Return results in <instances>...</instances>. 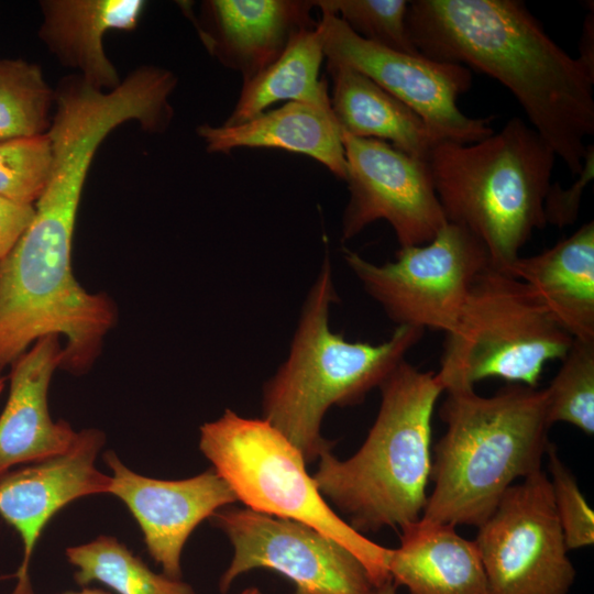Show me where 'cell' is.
Wrapping results in <instances>:
<instances>
[{"label": "cell", "mask_w": 594, "mask_h": 594, "mask_svg": "<svg viewBox=\"0 0 594 594\" xmlns=\"http://www.w3.org/2000/svg\"><path fill=\"white\" fill-rule=\"evenodd\" d=\"M142 0H46L41 2L40 37L65 66L99 90L120 82L103 47L111 30L132 31L145 8Z\"/></svg>", "instance_id": "cell-17"}, {"label": "cell", "mask_w": 594, "mask_h": 594, "mask_svg": "<svg viewBox=\"0 0 594 594\" xmlns=\"http://www.w3.org/2000/svg\"><path fill=\"white\" fill-rule=\"evenodd\" d=\"M407 26L419 53L504 85L530 127L576 176L594 134V76L518 0H416Z\"/></svg>", "instance_id": "cell-1"}, {"label": "cell", "mask_w": 594, "mask_h": 594, "mask_svg": "<svg viewBox=\"0 0 594 594\" xmlns=\"http://www.w3.org/2000/svg\"><path fill=\"white\" fill-rule=\"evenodd\" d=\"M373 594H397L396 586L392 581H388L383 585L375 587Z\"/></svg>", "instance_id": "cell-32"}, {"label": "cell", "mask_w": 594, "mask_h": 594, "mask_svg": "<svg viewBox=\"0 0 594 594\" xmlns=\"http://www.w3.org/2000/svg\"><path fill=\"white\" fill-rule=\"evenodd\" d=\"M435 446L433 490L421 518L480 527L517 479L541 470L550 442L543 389L508 384L492 396L446 392Z\"/></svg>", "instance_id": "cell-2"}, {"label": "cell", "mask_w": 594, "mask_h": 594, "mask_svg": "<svg viewBox=\"0 0 594 594\" xmlns=\"http://www.w3.org/2000/svg\"><path fill=\"white\" fill-rule=\"evenodd\" d=\"M66 557L77 568L74 578L80 585L100 582L118 594H196L180 579L153 572L114 537L70 547Z\"/></svg>", "instance_id": "cell-23"}, {"label": "cell", "mask_w": 594, "mask_h": 594, "mask_svg": "<svg viewBox=\"0 0 594 594\" xmlns=\"http://www.w3.org/2000/svg\"><path fill=\"white\" fill-rule=\"evenodd\" d=\"M580 55L576 57L581 64L594 76V14L593 11L584 20L580 38Z\"/></svg>", "instance_id": "cell-31"}, {"label": "cell", "mask_w": 594, "mask_h": 594, "mask_svg": "<svg viewBox=\"0 0 594 594\" xmlns=\"http://www.w3.org/2000/svg\"><path fill=\"white\" fill-rule=\"evenodd\" d=\"M197 134L209 153L279 148L316 160L341 180L346 176L341 132L332 111L308 103L289 101L235 125L201 124Z\"/></svg>", "instance_id": "cell-19"}, {"label": "cell", "mask_w": 594, "mask_h": 594, "mask_svg": "<svg viewBox=\"0 0 594 594\" xmlns=\"http://www.w3.org/2000/svg\"><path fill=\"white\" fill-rule=\"evenodd\" d=\"M55 91L38 65L0 59V142L47 133Z\"/></svg>", "instance_id": "cell-24"}, {"label": "cell", "mask_w": 594, "mask_h": 594, "mask_svg": "<svg viewBox=\"0 0 594 594\" xmlns=\"http://www.w3.org/2000/svg\"><path fill=\"white\" fill-rule=\"evenodd\" d=\"M63 594H109L108 592L100 588H81L80 591H68Z\"/></svg>", "instance_id": "cell-33"}, {"label": "cell", "mask_w": 594, "mask_h": 594, "mask_svg": "<svg viewBox=\"0 0 594 594\" xmlns=\"http://www.w3.org/2000/svg\"><path fill=\"white\" fill-rule=\"evenodd\" d=\"M52 167L47 133L0 142V196L35 205L43 194Z\"/></svg>", "instance_id": "cell-27"}, {"label": "cell", "mask_w": 594, "mask_h": 594, "mask_svg": "<svg viewBox=\"0 0 594 594\" xmlns=\"http://www.w3.org/2000/svg\"><path fill=\"white\" fill-rule=\"evenodd\" d=\"M63 344L57 336L34 342L11 364L10 392L0 416V477L18 464L36 463L64 453L76 431L48 410V387L61 369Z\"/></svg>", "instance_id": "cell-16"}, {"label": "cell", "mask_w": 594, "mask_h": 594, "mask_svg": "<svg viewBox=\"0 0 594 594\" xmlns=\"http://www.w3.org/2000/svg\"><path fill=\"white\" fill-rule=\"evenodd\" d=\"M556 158L515 117L474 143L440 141L426 163L447 221L475 235L491 266L506 271L534 231L547 226L544 199Z\"/></svg>", "instance_id": "cell-5"}, {"label": "cell", "mask_w": 594, "mask_h": 594, "mask_svg": "<svg viewBox=\"0 0 594 594\" xmlns=\"http://www.w3.org/2000/svg\"><path fill=\"white\" fill-rule=\"evenodd\" d=\"M210 518L233 548L219 582L222 593L256 569L284 575L295 586L293 594H373L376 587L352 552L305 524L248 507L221 508Z\"/></svg>", "instance_id": "cell-10"}, {"label": "cell", "mask_w": 594, "mask_h": 594, "mask_svg": "<svg viewBox=\"0 0 594 594\" xmlns=\"http://www.w3.org/2000/svg\"><path fill=\"white\" fill-rule=\"evenodd\" d=\"M576 176V180L568 188H562L559 183H551L544 199L547 224L563 228L578 219L583 191L594 176L593 144H587L583 166Z\"/></svg>", "instance_id": "cell-29"}, {"label": "cell", "mask_w": 594, "mask_h": 594, "mask_svg": "<svg viewBox=\"0 0 594 594\" xmlns=\"http://www.w3.org/2000/svg\"><path fill=\"white\" fill-rule=\"evenodd\" d=\"M550 486L558 520L568 550L592 546L594 542V513L581 493L575 477L560 460L550 443Z\"/></svg>", "instance_id": "cell-28"}, {"label": "cell", "mask_w": 594, "mask_h": 594, "mask_svg": "<svg viewBox=\"0 0 594 594\" xmlns=\"http://www.w3.org/2000/svg\"><path fill=\"white\" fill-rule=\"evenodd\" d=\"M6 382H7V378L6 377H2L0 376V394L6 385Z\"/></svg>", "instance_id": "cell-35"}, {"label": "cell", "mask_w": 594, "mask_h": 594, "mask_svg": "<svg viewBox=\"0 0 594 594\" xmlns=\"http://www.w3.org/2000/svg\"><path fill=\"white\" fill-rule=\"evenodd\" d=\"M103 457L112 471L109 494L127 505L163 574L180 579L188 537L202 520L235 503L234 492L213 469L186 480L167 481L131 471L112 451Z\"/></svg>", "instance_id": "cell-14"}, {"label": "cell", "mask_w": 594, "mask_h": 594, "mask_svg": "<svg viewBox=\"0 0 594 594\" xmlns=\"http://www.w3.org/2000/svg\"><path fill=\"white\" fill-rule=\"evenodd\" d=\"M572 342L528 284L490 265L446 334L436 376L443 393L486 378L537 388L544 365L562 360Z\"/></svg>", "instance_id": "cell-7"}, {"label": "cell", "mask_w": 594, "mask_h": 594, "mask_svg": "<svg viewBox=\"0 0 594 594\" xmlns=\"http://www.w3.org/2000/svg\"><path fill=\"white\" fill-rule=\"evenodd\" d=\"M321 13L318 23L327 62L372 79L418 113L438 140L468 144L494 133L492 118L465 116L458 106L472 85L469 68L383 47L355 34L338 16Z\"/></svg>", "instance_id": "cell-11"}, {"label": "cell", "mask_w": 594, "mask_h": 594, "mask_svg": "<svg viewBox=\"0 0 594 594\" xmlns=\"http://www.w3.org/2000/svg\"><path fill=\"white\" fill-rule=\"evenodd\" d=\"M323 59L319 23L296 33L275 62L242 84L238 102L223 125L243 123L278 101H298L331 111L328 81L319 77Z\"/></svg>", "instance_id": "cell-22"}, {"label": "cell", "mask_w": 594, "mask_h": 594, "mask_svg": "<svg viewBox=\"0 0 594 594\" xmlns=\"http://www.w3.org/2000/svg\"><path fill=\"white\" fill-rule=\"evenodd\" d=\"M539 296L573 340L594 341V222L506 270Z\"/></svg>", "instance_id": "cell-20"}, {"label": "cell", "mask_w": 594, "mask_h": 594, "mask_svg": "<svg viewBox=\"0 0 594 594\" xmlns=\"http://www.w3.org/2000/svg\"><path fill=\"white\" fill-rule=\"evenodd\" d=\"M103 443L102 431L84 429L64 453L0 477V516L18 531L23 544L22 562L14 574L18 581L10 594H34L30 562L51 518L77 498L109 493L111 476L95 464Z\"/></svg>", "instance_id": "cell-13"}, {"label": "cell", "mask_w": 594, "mask_h": 594, "mask_svg": "<svg viewBox=\"0 0 594 594\" xmlns=\"http://www.w3.org/2000/svg\"><path fill=\"white\" fill-rule=\"evenodd\" d=\"M327 72L331 111L341 133L381 140L424 161L440 142L418 113L362 73L329 62Z\"/></svg>", "instance_id": "cell-21"}, {"label": "cell", "mask_w": 594, "mask_h": 594, "mask_svg": "<svg viewBox=\"0 0 594 594\" xmlns=\"http://www.w3.org/2000/svg\"><path fill=\"white\" fill-rule=\"evenodd\" d=\"M199 449L248 508L305 524L352 552L377 587L392 581V549L356 531L327 503L302 453L264 418L226 409L200 427Z\"/></svg>", "instance_id": "cell-6"}, {"label": "cell", "mask_w": 594, "mask_h": 594, "mask_svg": "<svg viewBox=\"0 0 594 594\" xmlns=\"http://www.w3.org/2000/svg\"><path fill=\"white\" fill-rule=\"evenodd\" d=\"M400 546L392 549L393 584L409 594H490L475 541L455 526L419 518L400 527Z\"/></svg>", "instance_id": "cell-18"}, {"label": "cell", "mask_w": 594, "mask_h": 594, "mask_svg": "<svg viewBox=\"0 0 594 594\" xmlns=\"http://www.w3.org/2000/svg\"><path fill=\"white\" fill-rule=\"evenodd\" d=\"M349 200L342 216V241L374 221L393 228L400 248L431 241L447 219L426 161L387 142L341 133Z\"/></svg>", "instance_id": "cell-12"}, {"label": "cell", "mask_w": 594, "mask_h": 594, "mask_svg": "<svg viewBox=\"0 0 594 594\" xmlns=\"http://www.w3.org/2000/svg\"><path fill=\"white\" fill-rule=\"evenodd\" d=\"M381 406L369 435L351 458L331 450L312 475L320 493L359 532L403 527L427 504L432 414L443 388L435 372L403 361L380 386Z\"/></svg>", "instance_id": "cell-3"}, {"label": "cell", "mask_w": 594, "mask_h": 594, "mask_svg": "<svg viewBox=\"0 0 594 594\" xmlns=\"http://www.w3.org/2000/svg\"><path fill=\"white\" fill-rule=\"evenodd\" d=\"M547 388V420L570 424L594 433V341L573 340Z\"/></svg>", "instance_id": "cell-25"}, {"label": "cell", "mask_w": 594, "mask_h": 594, "mask_svg": "<svg viewBox=\"0 0 594 594\" xmlns=\"http://www.w3.org/2000/svg\"><path fill=\"white\" fill-rule=\"evenodd\" d=\"M240 594H263L257 587H249L242 591Z\"/></svg>", "instance_id": "cell-34"}, {"label": "cell", "mask_w": 594, "mask_h": 594, "mask_svg": "<svg viewBox=\"0 0 594 594\" xmlns=\"http://www.w3.org/2000/svg\"><path fill=\"white\" fill-rule=\"evenodd\" d=\"M474 540L490 594H568L575 570L540 470L514 483Z\"/></svg>", "instance_id": "cell-9"}, {"label": "cell", "mask_w": 594, "mask_h": 594, "mask_svg": "<svg viewBox=\"0 0 594 594\" xmlns=\"http://www.w3.org/2000/svg\"><path fill=\"white\" fill-rule=\"evenodd\" d=\"M34 217V205L0 196V261L14 248Z\"/></svg>", "instance_id": "cell-30"}, {"label": "cell", "mask_w": 594, "mask_h": 594, "mask_svg": "<svg viewBox=\"0 0 594 594\" xmlns=\"http://www.w3.org/2000/svg\"><path fill=\"white\" fill-rule=\"evenodd\" d=\"M343 255L365 292L397 326L446 334L457 326L477 276L491 265L483 243L450 222L428 243L399 248L394 261L381 265L346 248Z\"/></svg>", "instance_id": "cell-8"}, {"label": "cell", "mask_w": 594, "mask_h": 594, "mask_svg": "<svg viewBox=\"0 0 594 594\" xmlns=\"http://www.w3.org/2000/svg\"><path fill=\"white\" fill-rule=\"evenodd\" d=\"M315 8L342 20L355 34L383 47L420 54L407 26L405 0H314Z\"/></svg>", "instance_id": "cell-26"}, {"label": "cell", "mask_w": 594, "mask_h": 594, "mask_svg": "<svg viewBox=\"0 0 594 594\" xmlns=\"http://www.w3.org/2000/svg\"><path fill=\"white\" fill-rule=\"evenodd\" d=\"M336 301L338 295L326 254L307 295L288 356L263 389V418L302 453L306 463L332 449V442L321 435L328 409L361 403L405 361L425 332L397 326L392 337L378 344L349 341L330 328V306Z\"/></svg>", "instance_id": "cell-4"}, {"label": "cell", "mask_w": 594, "mask_h": 594, "mask_svg": "<svg viewBox=\"0 0 594 594\" xmlns=\"http://www.w3.org/2000/svg\"><path fill=\"white\" fill-rule=\"evenodd\" d=\"M314 0H207L196 24L202 44L245 84L275 62L293 36L318 25Z\"/></svg>", "instance_id": "cell-15"}]
</instances>
